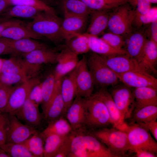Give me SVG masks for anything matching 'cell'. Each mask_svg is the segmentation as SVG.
I'll list each match as a JSON object with an SVG mask.
<instances>
[{
  "label": "cell",
  "instance_id": "6",
  "mask_svg": "<svg viewBox=\"0 0 157 157\" xmlns=\"http://www.w3.org/2000/svg\"><path fill=\"white\" fill-rule=\"evenodd\" d=\"M127 133L130 150L132 152L137 149L147 150L156 154L157 143L149 131L137 124H127L124 130Z\"/></svg>",
  "mask_w": 157,
  "mask_h": 157
},
{
  "label": "cell",
  "instance_id": "33",
  "mask_svg": "<svg viewBox=\"0 0 157 157\" xmlns=\"http://www.w3.org/2000/svg\"><path fill=\"white\" fill-rule=\"evenodd\" d=\"M57 81L53 72L49 74L41 83L42 97V113L51 100L54 94Z\"/></svg>",
  "mask_w": 157,
  "mask_h": 157
},
{
  "label": "cell",
  "instance_id": "25",
  "mask_svg": "<svg viewBox=\"0 0 157 157\" xmlns=\"http://www.w3.org/2000/svg\"><path fill=\"white\" fill-rule=\"evenodd\" d=\"M90 22L86 33L97 36L108 27L110 13L108 10H92Z\"/></svg>",
  "mask_w": 157,
  "mask_h": 157
},
{
  "label": "cell",
  "instance_id": "28",
  "mask_svg": "<svg viewBox=\"0 0 157 157\" xmlns=\"http://www.w3.org/2000/svg\"><path fill=\"white\" fill-rule=\"evenodd\" d=\"M89 38L90 50L93 53L102 56L127 54L124 49L114 48L97 36L89 35Z\"/></svg>",
  "mask_w": 157,
  "mask_h": 157
},
{
  "label": "cell",
  "instance_id": "41",
  "mask_svg": "<svg viewBox=\"0 0 157 157\" xmlns=\"http://www.w3.org/2000/svg\"><path fill=\"white\" fill-rule=\"evenodd\" d=\"M111 47L117 49H124L125 40L122 35L111 32L104 34L101 38Z\"/></svg>",
  "mask_w": 157,
  "mask_h": 157
},
{
  "label": "cell",
  "instance_id": "46",
  "mask_svg": "<svg viewBox=\"0 0 157 157\" xmlns=\"http://www.w3.org/2000/svg\"><path fill=\"white\" fill-rule=\"evenodd\" d=\"M28 99L38 106L42 104V97L41 83L39 82L33 87L29 93Z\"/></svg>",
  "mask_w": 157,
  "mask_h": 157
},
{
  "label": "cell",
  "instance_id": "34",
  "mask_svg": "<svg viewBox=\"0 0 157 157\" xmlns=\"http://www.w3.org/2000/svg\"><path fill=\"white\" fill-rule=\"evenodd\" d=\"M67 136L51 134L45 137L44 138V157H54Z\"/></svg>",
  "mask_w": 157,
  "mask_h": 157
},
{
  "label": "cell",
  "instance_id": "19",
  "mask_svg": "<svg viewBox=\"0 0 157 157\" xmlns=\"http://www.w3.org/2000/svg\"><path fill=\"white\" fill-rule=\"evenodd\" d=\"M14 115L25 124L35 129L40 124L43 117L38 106L28 99Z\"/></svg>",
  "mask_w": 157,
  "mask_h": 157
},
{
  "label": "cell",
  "instance_id": "24",
  "mask_svg": "<svg viewBox=\"0 0 157 157\" xmlns=\"http://www.w3.org/2000/svg\"><path fill=\"white\" fill-rule=\"evenodd\" d=\"M133 88L135 102L134 110L148 106H157V88L146 86Z\"/></svg>",
  "mask_w": 157,
  "mask_h": 157
},
{
  "label": "cell",
  "instance_id": "44",
  "mask_svg": "<svg viewBox=\"0 0 157 157\" xmlns=\"http://www.w3.org/2000/svg\"><path fill=\"white\" fill-rule=\"evenodd\" d=\"M15 88L0 82V111H4L10 96Z\"/></svg>",
  "mask_w": 157,
  "mask_h": 157
},
{
  "label": "cell",
  "instance_id": "45",
  "mask_svg": "<svg viewBox=\"0 0 157 157\" xmlns=\"http://www.w3.org/2000/svg\"><path fill=\"white\" fill-rule=\"evenodd\" d=\"M157 20V8H151L149 11L145 14L135 15L134 21L136 20L139 25L151 23Z\"/></svg>",
  "mask_w": 157,
  "mask_h": 157
},
{
  "label": "cell",
  "instance_id": "54",
  "mask_svg": "<svg viewBox=\"0 0 157 157\" xmlns=\"http://www.w3.org/2000/svg\"><path fill=\"white\" fill-rule=\"evenodd\" d=\"M10 6L6 0H0V13L5 11Z\"/></svg>",
  "mask_w": 157,
  "mask_h": 157
},
{
  "label": "cell",
  "instance_id": "56",
  "mask_svg": "<svg viewBox=\"0 0 157 157\" xmlns=\"http://www.w3.org/2000/svg\"><path fill=\"white\" fill-rule=\"evenodd\" d=\"M8 19V18H5V17H2V18H0V23L7 20V19Z\"/></svg>",
  "mask_w": 157,
  "mask_h": 157
},
{
  "label": "cell",
  "instance_id": "26",
  "mask_svg": "<svg viewBox=\"0 0 157 157\" xmlns=\"http://www.w3.org/2000/svg\"><path fill=\"white\" fill-rule=\"evenodd\" d=\"M143 33L136 32L131 34L128 39L125 40L127 54L137 60L141 56L147 41Z\"/></svg>",
  "mask_w": 157,
  "mask_h": 157
},
{
  "label": "cell",
  "instance_id": "4",
  "mask_svg": "<svg viewBox=\"0 0 157 157\" xmlns=\"http://www.w3.org/2000/svg\"><path fill=\"white\" fill-rule=\"evenodd\" d=\"M92 132L117 157L123 156L130 150L127 134L124 131L114 127L102 128Z\"/></svg>",
  "mask_w": 157,
  "mask_h": 157
},
{
  "label": "cell",
  "instance_id": "5",
  "mask_svg": "<svg viewBox=\"0 0 157 157\" xmlns=\"http://www.w3.org/2000/svg\"><path fill=\"white\" fill-rule=\"evenodd\" d=\"M86 99L85 127L93 131L112 124L108 110L101 100L93 94Z\"/></svg>",
  "mask_w": 157,
  "mask_h": 157
},
{
  "label": "cell",
  "instance_id": "38",
  "mask_svg": "<svg viewBox=\"0 0 157 157\" xmlns=\"http://www.w3.org/2000/svg\"><path fill=\"white\" fill-rule=\"evenodd\" d=\"M44 139L38 132L23 143L34 157H44Z\"/></svg>",
  "mask_w": 157,
  "mask_h": 157
},
{
  "label": "cell",
  "instance_id": "11",
  "mask_svg": "<svg viewBox=\"0 0 157 157\" xmlns=\"http://www.w3.org/2000/svg\"><path fill=\"white\" fill-rule=\"evenodd\" d=\"M116 74L120 81L130 88L149 86L157 88V78L142 70H133Z\"/></svg>",
  "mask_w": 157,
  "mask_h": 157
},
{
  "label": "cell",
  "instance_id": "13",
  "mask_svg": "<svg viewBox=\"0 0 157 157\" xmlns=\"http://www.w3.org/2000/svg\"><path fill=\"white\" fill-rule=\"evenodd\" d=\"M86 99L76 97L67 109L65 115L73 130L85 127L86 119Z\"/></svg>",
  "mask_w": 157,
  "mask_h": 157
},
{
  "label": "cell",
  "instance_id": "30",
  "mask_svg": "<svg viewBox=\"0 0 157 157\" xmlns=\"http://www.w3.org/2000/svg\"><path fill=\"white\" fill-rule=\"evenodd\" d=\"M72 130L68 121L63 116L49 124L47 127L40 134L44 139L46 136L51 134L67 136Z\"/></svg>",
  "mask_w": 157,
  "mask_h": 157
},
{
  "label": "cell",
  "instance_id": "37",
  "mask_svg": "<svg viewBox=\"0 0 157 157\" xmlns=\"http://www.w3.org/2000/svg\"><path fill=\"white\" fill-rule=\"evenodd\" d=\"M91 10H107L116 8L128 0H81Z\"/></svg>",
  "mask_w": 157,
  "mask_h": 157
},
{
  "label": "cell",
  "instance_id": "36",
  "mask_svg": "<svg viewBox=\"0 0 157 157\" xmlns=\"http://www.w3.org/2000/svg\"><path fill=\"white\" fill-rule=\"evenodd\" d=\"M6 10L2 15L3 17L8 19L11 17L33 18L38 13L42 11L35 7L25 5L14 6Z\"/></svg>",
  "mask_w": 157,
  "mask_h": 157
},
{
  "label": "cell",
  "instance_id": "1",
  "mask_svg": "<svg viewBox=\"0 0 157 157\" xmlns=\"http://www.w3.org/2000/svg\"><path fill=\"white\" fill-rule=\"evenodd\" d=\"M71 149L68 157H117L84 127L69 134Z\"/></svg>",
  "mask_w": 157,
  "mask_h": 157
},
{
  "label": "cell",
  "instance_id": "51",
  "mask_svg": "<svg viewBox=\"0 0 157 157\" xmlns=\"http://www.w3.org/2000/svg\"><path fill=\"white\" fill-rule=\"evenodd\" d=\"M24 23L23 21L15 19H7L0 23V35L5 29L10 26Z\"/></svg>",
  "mask_w": 157,
  "mask_h": 157
},
{
  "label": "cell",
  "instance_id": "29",
  "mask_svg": "<svg viewBox=\"0 0 157 157\" xmlns=\"http://www.w3.org/2000/svg\"><path fill=\"white\" fill-rule=\"evenodd\" d=\"M132 123L144 124L157 119V106L150 105L134 110L129 118Z\"/></svg>",
  "mask_w": 157,
  "mask_h": 157
},
{
  "label": "cell",
  "instance_id": "32",
  "mask_svg": "<svg viewBox=\"0 0 157 157\" xmlns=\"http://www.w3.org/2000/svg\"><path fill=\"white\" fill-rule=\"evenodd\" d=\"M89 35L86 33L79 34L65 40V46L78 56L86 53L90 50Z\"/></svg>",
  "mask_w": 157,
  "mask_h": 157
},
{
  "label": "cell",
  "instance_id": "22",
  "mask_svg": "<svg viewBox=\"0 0 157 157\" xmlns=\"http://www.w3.org/2000/svg\"><path fill=\"white\" fill-rule=\"evenodd\" d=\"M76 67L60 80V91L65 105V113L76 96Z\"/></svg>",
  "mask_w": 157,
  "mask_h": 157
},
{
  "label": "cell",
  "instance_id": "42",
  "mask_svg": "<svg viewBox=\"0 0 157 157\" xmlns=\"http://www.w3.org/2000/svg\"><path fill=\"white\" fill-rule=\"evenodd\" d=\"M28 78L24 75L15 74L0 73V82L7 85L22 83Z\"/></svg>",
  "mask_w": 157,
  "mask_h": 157
},
{
  "label": "cell",
  "instance_id": "14",
  "mask_svg": "<svg viewBox=\"0 0 157 157\" xmlns=\"http://www.w3.org/2000/svg\"><path fill=\"white\" fill-rule=\"evenodd\" d=\"M101 56L106 65L116 74L133 70H142L137 60L126 54Z\"/></svg>",
  "mask_w": 157,
  "mask_h": 157
},
{
  "label": "cell",
  "instance_id": "31",
  "mask_svg": "<svg viewBox=\"0 0 157 157\" xmlns=\"http://www.w3.org/2000/svg\"><path fill=\"white\" fill-rule=\"evenodd\" d=\"M64 15L88 17L91 10L81 0H62Z\"/></svg>",
  "mask_w": 157,
  "mask_h": 157
},
{
  "label": "cell",
  "instance_id": "49",
  "mask_svg": "<svg viewBox=\"0 0 157 157\" xmlns=\"http://www.w3.org/2000/svg\"><path fill=\"white\" fill-rule=\"evenodd\" d=\"M139 125L145 128L150 131L157 141V122L156 120L152 121L145 124Z\"/></svg>",
  "mask_w": 157,
  "mask_h": 157
},
{
  "label": "cell",
  "instance_id": "23",
  "mask_svg": "<svg viewBox=\"0 0 157 157\" xmlns=\"http://www.w3.org/2000/svg\"><path fill=\"white\" fill-rule=\"evenodd\" d=\"M14 51L17 55H24L37 49L49 47L46 44L35 39L26 38L17 40L1 37Z\"/></svg>",
  "mask_w": 157,
  "mask_h": 157
},
{
  "label": "cell",
  "instance_id": "55",
  "mask_svg": "<svg viewBox=\"0 0 157 157\" xmlns=\"http://www.w3.org/2000/svg\"><path fill=\"white\" fill-rule=\"evenodd\" d=\"M0 157H10L1 148H0Z\"/></svg>",
  "mask_w": 157,
  "mask_h": 157
},
{
  "label": "cell",
  "instance_id": "21",
  "mask_svg": "<svg viewBox=\"0 0 157 157\" xmlns=\"http://www.w3.org/2000/svg\"><path fill=\"white\" fill-rule=\"evenodd\" d=\"M59 52L49 47L37 49L23 55L26 63L36 66L57 63Z\"/></svg>",
  "mask_w": 157,
  "mask_h": 157
},
{
  "label": "cell",
  "instance_id": "48",
  "mask_svg": "<svg viewBox=\"0 0 157 157\" xmlns=\"http://www.w3.org/2000/svg\"><path fill=\"white\" fill-rule=\"evenodd\" d=\"M136 9L135 11V15L145 14L151 8V3L149 0H136Z\"/></svg>",
  "mask_w": 157,
  "mask_h": 157
},
{
  "label": "cell",
  "instance_id": "39",
  "mask_svg": "<svg viewBox=\"0 0 157 157\" xmlns=\"http://www.w3.org/2000/svg\"><path fill=\"white\" fill-rule=\"evenodd\" d=\"M0 148L10 157H34L22 143H6L0 145Z\"/></svg>",
  "mask_w": 157,
  "mask_h": 157
},
{
  "label": "cell",
  "instance_id": "7",
  "mask_svg": "<svg viewBox=\"0 0 157 157\" xmlns=\"http://www.w3.org/2000/svg\"><path fill=\"white\" fill-rule=\"evenodd\" d=\"M135 17V11L125 3L110 14L108 27L110 32L122 36L129 34Z\"/></svg>",
  "mask_w": 157,
  "mask_h": 157
},
{
  "label": "cell",
  "instance_id": "53",
  "mask_svg": "<svg viewBox=\"0 0 157 157\" xmlns=\"http://www.w3.org/2000/svg\"><path fill=\"white\" fill-rule=\"evenodd\" d=\"M151 23V39L157 43V20Z\"/></svg>",
  "mask_w": 157,
  "mask_h": 157
},
{
  "label": "cell",
  "instance_id": "57",
  "mask_svg": "<svg viewBox=\"0 0 157 157\" xmlns=\"http://www.w3.org/2000/svg\"><path fill=\"white\" fill-rule=\"evenodd\" d=\"M3 60L0 59V73L1 72V70Z\"/></svg>",
  "mask_w": 157,
  "mask_h": 157
},
{
  "label": "cell",
  "instance_id": "15",
  "mask_svg": "<svg viewBox=\"0 0 157 157\" xmlns=\"http://www.w3.org/2000/svg\"><path fill=\"white\" fill-rule=\"evenodd\" d=\"M79 60L78 55L65 46L59 52L57 64L53 72L56 81L60 80L74 69Z\"/></svg>",
  "mask_w": 157,
  "mask_h": 157
},
{
  "label": "cell",
  "instance_id": "40",
  "mask_svg": "<svg viewBox=\"0 0 157 157\" xmlns=\"http://www.w3.org/2000/svg\"><path fill=\"white\" fill-rule=\"evenodd\" d=\"M12 6L25 5L35 7L40 11L55 12L53 8L42 0H6Z\"/></svg>",
  "mask_w": 157,
  "mask_h": 157
},
{
  "label": "cell",
  "instance_id": "35",
  "mask_svg": "<svg viewBox=\"0 0 157 157\" xmlns=\"http://www.w3.org/2000/svg\"><path fill=\"white\" fill-rule=\"evenodd\" d=\"M0 73L18 74L25 75L27 77L23 59L15 57L3 60Z\"/></svg>",
  "mask_w": 157,
  "mask_h": 157
},
{
  "label": "cell",
  "instance_id": "58",
  "mask_svg": "<svg viewBox=\"0 0 157 157\" xmlns=\"http://www.w3.org/2000/svg\"><path fill=\"white\" fill-rule=\"evenodd\" d=\"M149 2L151 4L153 3H157V0H149Z\"/></svg>",
  "mask_w": 157,
  "mask_h": 157
},
{
  "label": "cell",
  "instance_id": "10",
  "mask_svg": "<svg viewBox=\"0 0 157 157\" xmlns=\"http://www.w3.org/2000/svg\"><path fill=\"white\" fill-rule=\"evenodd\" d=\"M39 82L38 78L36 77L29 78L20 86L16 87L10 96L4 112L14 115L28 99L33 87Z\"/></svg>",
  "mask_w": 157,
  "mask_h": 157
},
{
  "label": "cell",
  "instance_id": "20",
  "mask_svg": "<svg viewBox=\"0 0 157 157\" xmlns=\"http://www.w3.org/2000/svg\"><path fill=\"white\" fill-rule=\"evenodd\" d=\"M61 31L63 39L65 40L76 35L83 33L87 25L88 17L64 15Z\"/></svg>",
  "mask_w": 157,
  "mask_h": 157
},
{
  "label": "cell",
  "instance_id": "18",
  "mask_svg": "<svg viewBox=\"0 0 157 157\" xmlns=\"http://www.w3.org/2000/svg\"><path fill=\"white\" fill-rule=\"evenodd\" d=\"M137 61L143 70L151 75L156 74L157 43L151 39L147 40L142 53Z\"/></svg>",
  "mask_w": 157,
  "mask_h": 157
},
{
  "label": "cell",
  "instance_id": "12",
  "mask_svg": "<svg viewBox=\"0 0 157 157\" xmlns=\"http://www.w3.org/2000/svg\"><path fill=\"white\" fill-rule=\"evenodd\" d=\"M10 115V123L6 143H22L38 132L35 128L22 124L15 115Z\"/></svg>",
  "mask_w": 157,
  "mask_h": 157
},
{
  "label": "cell",
  "instance_id": "27",
  "mask_svg": "<svg viewBox=\"0 0 157 157\" xmlns=\"http://www.w3.org/2000/svg\"><path fill=\"white\" fill-rule=\"evenodd\" d=\"M24 24L13 26L7 28L2 32L0 35V37L14 40L26 38L38 40L43 38L33 32Z\"/></svg>",
  "mask_w": 157,
  "mask_h": 157
},
{
  "label": "cell",
  "instance_id": "52",
  "mask_svg": "<svg viewBox=\"0 0 157 157\" xmlns=\"http://www.w3.org/2000/svg\"><path fill=\"white\" fill-rule=\"evenodd\" d=\"M135 156L138 157H156V154L151 151L143 149H137L134 151Z\"/></svg>",
  "mask_w": 157,
  "mask_h": 157
},
{
  "label": "cell",
  "instance_id": "3",
  "mask_svg": "<svg viewBox=\"0 0 157 157\" xmlns=\"http://www.w3.org/2000/svg\"><path fill=\"white\" fill-rule=\"evenodd\" d=\"M86 61L94 86L100 89L118 84L120 81L117 75L106 65L101 55L92 52L86 57Z\"/></svg>",
  "mask_w": 157,
  "mask_h": 157
},
{
  "label": "cell",
  "instance_id": "9",
  "mask_svg": "<svg viewBox=\"0 0 157 157\" xmlns=\"http://www.w3.org/2000/svg\"><path fill=\"white\" fill-rule=\"evenodd\" d=\"M76 96L87 99L93 94L94 84L89 70L86 57L83 56L76 66Z\"/></svg>",
  "mask_w": 157,
  "mask_h": 157
},
{
  "label": "cell",
  "instance_id": "47",
  "mask_svg": "<svg viewBox=\"0 0 157 157\" xmlns=\"http://www.w3.org/2000/svg\"><path fill=\"white\" fill-rule=\"evenodd\" d=\"M71 144V140L69 135L54 157H68L70 151Z\"/></svg>",
  "mask_w": 157,
  "mask_h": 157
},
{
  "label": "cell",
  "instance_id": "2",
  "mask_svg": "<svg viewBox=\"0 0 157 157\" xmlns=\"http://www.w3.org/2000/svg\"><path fill=\"white\" fill-rule=\"evenodd\" d=\"M25 24L34 33L57 43L63 40L61 31L63 19L55 12L40 11Z\"/></svg>",
  "mask_w": 157,
  "mask_h": 157
},
{
  "label": "cell",
  "instance_id": "50",
  "mask_svg": "<svg viewBox=\"0 0 157 157\" xmlns=\"http://www.w3.org/2000/svg\"><path fill=\"white\" fill-rule=\"evenodd\" d=\"M11 54L15 56L16 54L2 39L0 37V55Z\"/></svg>",
  "mask_w": 157,
  "mask_h": 157
},
{
  "label": "cell",
  "instance_id": "43",
  "mask_svg": "<svg viewBox=\"0 0 157 157\" xmlns=\"http://www.w3.org/2000/svg\"><path fill=\"white\" fill-rule=\"evenodd\" d=\"M10 121V114L0 111V145L6 142Z\"/></svg>",
  "mask_w": 157,
  "mask_h": 157
},
{
  "label": "cell",
  "instance_id": "8",
  "mask_svg": "<svg viewBox=\"0 0 157 157\" xmlns=\"http://www.w3.org/2000/svg\"><path fill=\"white\" fill-rule=\"evenodd\" d=\"M113 87L109 92L117 108L124 120L129 119L135 107L132 90L123 84Z\"/></svg>",
  "mask_w": 157,
  "mask_h": 157
},
{
  "label": "cell",
  "instance_id": "17",
  "mask_svg": "<svg viewBox=\"0 0 157 157\" xmlns=\"http://www.w3.org/2000/svg\"><path fill=\"white\" fill-rule=\"evenodd\" d=\"M60 80L57 81L54 95L42 114L48 124L63 117L65 114V104L61 93Z\"/></svg>",
  "mask_w": 157,
  "mask_h": 157
},
{
  "label": "cell",
  "instance_id": "16",
  "mask_svg": "<svg viewBox=\"0 0 157 157\" xmlns=\"http://www.w3.org/2000/svg\"><path fill=\"white\" fill-rule=\"evenodd\" d=\"M92 94L101 100L105 105L114 127L123 131L127 124L124 122V120L107 88H100Z\"/></svg>",
  "mask_w": 157,
  "mask_h": 157
}]
</instances>
